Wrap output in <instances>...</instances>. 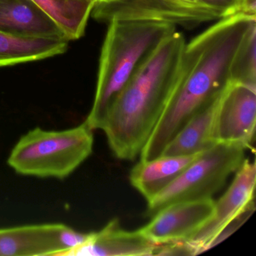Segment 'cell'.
I'll return each instance as SVG.
<instances>
[{"label":"cell","instance_id":"4","mask_svg":"<svg viewBox=\"0 0 256 256\" xmlns=\"http://www.w3.org/2000/svg\"><path fill=\"white\" fill-rule=\"evenodd\" d=\"M94 142L92 130L85 122L61 131L36 127L14 145L8 164L24 176L65 179L91 155Z\"/></svg>","mask_w":256,"mask_h":256},{"label":"cell","instance_id":"20","mask_svg":"<svg viewBox=\"0 0 256 256\" xmlns=\"http://www.w3.org/2000/svg\"><path fill=\"white\" fill-rule=\"evenodd\" d=\"M94 1H95V2H96L97 4H98V2H101L102 0H94Z\"/></svg>","mask_w":256,"mask_h":256},{"label":"cell","instance_id":"21","mask_svg":"<svg viewBox=\"0 0 256 256\" xmlns=\"http://www.w3.org/2000/svg\"><path fill=\"white\" fill-rule=\"evenodd\" d=\"M242 2H244V0H240V2L241 6H242ZM240 10H241V8H240Z\"/></svg>","mask_w":256,"mask_h":256},{"label":"cell","instance_id":"13","mask_svg":"<svg viewBox=\"0 0 256 256\" xmlns=\"http://www.w3.org/2000/svg\"><path fill=\"white\" fill-rule=\"evenodd\" d=\"M200 154L160 156L149 161H140L132 169L130 182L148 200L174 180Z\"/></svg>","mask_w":256,"mask_h":256},{"label":"cell","instance_id":"11","mask_svg":"<svg viewBox=\"0 0 256 256\" xmlns=\"http://www.w3.org/2000/svg\"><path fill=\"white\" fill-rule=\"evenodd\" d=\"M62 223L0 228V256H61Z\"/></svg>","mask_w":256,"mask_h":256},{"label":"cell","instance_id":"16","mask_svg":"<svg viewBox=\"0 0 256 256\" xmlns=\"http://www.w3.org/2000/svg\"><path fill=\"white\" fill-rule=\"evenodd\" d=\"M62 31L68 41L85 34L89 18L96 5L94 0H32Z\"/></svg>","mask_w":256,"mask_h":256},{"label":"cell","instance_id":"3","mask_svg":"<svg viewBox=\"0 0 256 256\" xmlns=\"http://www.w3.org/2000/svg\"><path fill=\"white\" fill-rule=\"evenodd\" d=\"M108 25L95 98L85 121L92 130H102L128 80L158 44L176 30L174 25L156 22L114 20Z\"/></svg>","mask_w":256,"mask_h":256},{"label":"cell","instance_id":"2","mask_svg":"<svg viewBox=\"0 0 256 256\" xmlns=\"http://www.w3.org/2000/svg\"><path fill=\"white\" fill-rule=\"evenodd\" d=\"M186 44L176 30L164 38L116 98L102 130L116 158L140 155L178 86Z\"/></svg>","mask_w":256,"mask_h":256},{"label":"cell","instance_id":"15","mask_svg":"<svg viewBox=\"0 0 256 256\" xmlns=\"http://www.w3.org/2000/svg\"><path fill=\"white\" fill-rule=\"evenodd\" d=\"M68 42L62 38H25L0 32V68L62 54Z\"/></svg>","mask_w":256,"mask_h":256},{"label":"cell","instance_id":"6","mask_svg":"<svg viewBox=\"0 0 256 256\" xmlns=\"http://www.w3.org/2000/svg\"><path fill=\"white\" fill-rule=\"evenodd\" d=\"M92 14L107 24L114 20L156 22L186 29L222 19L199 0H102Z\"/></svg>","mask_w":256,"mask_h":256},{"label":"cell","instance_id":"8","mask_svg":"<svg viewBox=\"0 0 256 256\" xmlns=\"http://www.w3.org/2000/svg\"><path fill=\"white\" fill-rule=\"evenodd\" d=\"M256 122V88L230 83L218 102L214 124L216 143L250 149L254 140Z\"/></svg>","mask_w":256,"mask_h":256},{"label":"cell","instance_id":"5","mask_svg":"<svg viewBox=\"0 0 256 256\" xmlns=\"http://www.w3.org/2000/svg\"><path fill=\"white\" fill-rule=\"evenodd\" d=\"M246 150L240 145L217 143L204 151L174 180L146 200L148 214L154 216L176 202L212 198L240 166Z\"/></svg>","mask_w":256,"mask_h":256},{"label":"cell","instance_id":"17","mask_svg":"<svg viewBox=\"0 0 256 256\" xmlns=\"http://www.w3.org/2000/svg\"><path fill=\"white\" fill-rule=\"evenodd\" d=\"M230 83L256 88V23L240 44L230 68Z\"/></svg>","mask_w":256,"mask_h":256},{"label":"cell","instance_id":"18","mask_svg":"<svg viewBox=\"0 0 256 256\" xmlns=\"http://www.w3.org/2000/svg\"><path fill=\"white\" fill-rule=\"evenodd\" d=\"M90 234L76 232L70 226L62 224L58 236L60 244L62 248L61 256H66L67 253L72 250L83 245L89 239Z\"/></svg>","mask_w":256,"mask_h":256},{"label":"cell","instance_id":"12","mask_svg":"<svg viewBox=\"0 0 256 256\" xmlns=\"http://www.w3.org/2000/svg\"><path fill=\"white\" fill-rule=\"evenodd\" d=\"M0 32L25 38H66L32 0H0Z\"/></svg>","mask_w":256,"mask_h":256},{"label":"cell","instance_id":"9","mask_svg":"<svg viewBox=\"0 0 256 256\" xmlns=\"http://www.w3.org/2000/svg\"><path fill=\"white\" fill-rule=\"evenodd\" d=\"M214 202L208 198L167 205L139 230L157 246L188 240L212 216Z\"/></svg>","mask_w":256,"mask_h":256},{"label":"cell","instance_id":"19","mask_svg":"<svg viewBox=\"0 0 256 256\" xmlns=\"http://www.w3.org/2000/svg\"><path fill=\"white\" fill-rule=\"evenodd\" d=\"M203 5L220 14L222 18L240 13V0H199Z\"/></svg>","mask_w":256,"mask_h":256},{"label":"cell","instance_id":"7","mask_svg":"<svg viewBox=\"0 0 256 256\" xmlns=\"http://www.w3.org/2000/svg\"><path fill=\"white\" fill-rule=\"evenodd\" d=\"M256 166L254 161L244 160L236 170L232 184L217 202L209 220L186 241L194 254L214 246L216 238L230 224L254 209Z\"/></svg>","mask_w":256,"mask_h":256},{"label":"cell","instance_id":"14","mask_svg":"<svg viewBox=\"0 0 256 256\" xmlns=\"http://www.w3.org/2000/svg\"><path fill=\"white\" fill-rule=\"evenodd\" d=\"M221 96L192 116L166 145L161 156L193 155L215 145L214 124Z\"/></svg>","mask_w":256,"mask_h":256},{"label":"cell","instance_id":"10","mask_svg":"<svg viewBox=\"0 0 256 256\" xmlns=\"http://www.w3.org/2000/svg\"><path fill=\"white\" fill-rule=\"evenodd\" d=\"M158 246L148 239L140 230H124L119 220L109 222L100 232H91L83 245L66 256H138L156 254Z\"/></svg>","mask_w":256,"mask_h":256},{"label":"cell","instance_id":"1","mask_svg":"<svg viewBox=\"0 0 256 256\" xmlns=\"http://www.w3.org/2000/svg\"><path fill=\"white\" fill-rule=\"evenodd\" d=\"M256 18L238 13L220 19L186 44L180 76L168 106L140 152V161L162 155L174 136L230 84V68Z\"/></svg>","mask_w":256,"mask_h":256}]
</instances>
